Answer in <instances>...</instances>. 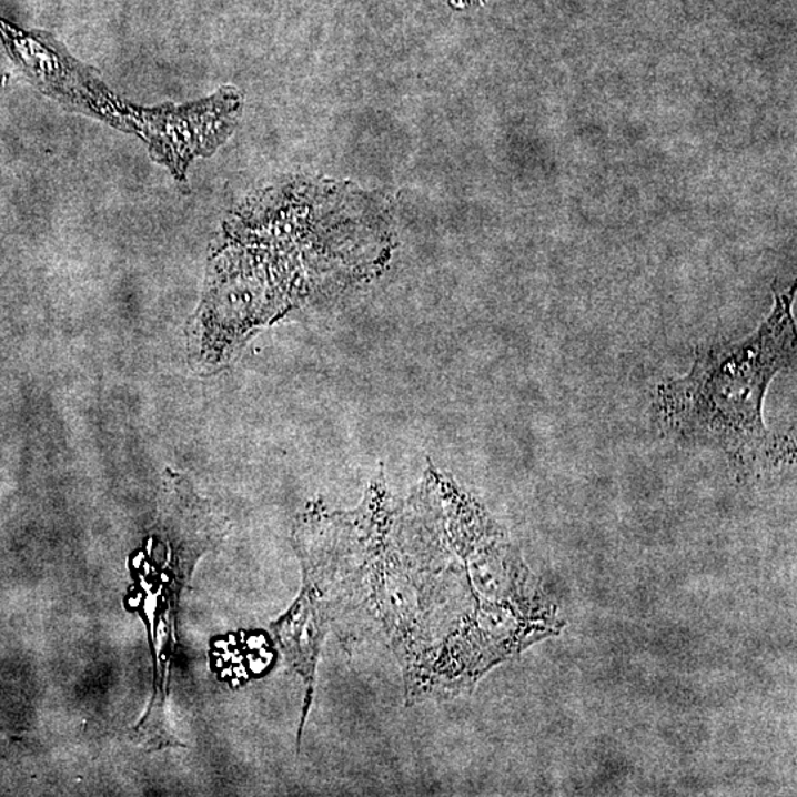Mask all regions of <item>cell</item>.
<instances>
[{
    "instance_id": "cell-1",
    "label": "cell",
    "mask_w": 797,
    "mask_h": 797,
    "mask_svg": "<svg viewBox=\"0 0 797 797\" xmlns=\"http://www.w3.org/2000/svg\"><path fill=\"white\" fill-rule=\"evenodd\" d=\"M774 294L771 313L754 334L703 344L688 374L660 383L652 403L653 423L665 437L716 447L741 473L795 455L794 436L774 432L764 420L773 380L796 361V285Z\"/></svg>"
},
{
    "instance_id": "cell-2",
    "label": "cell",
    "mask_w": 797,
    "mask_h": 797,
    "mask_svg": "<svg viewBox=\"0 0 797 797\" xmlns=\"http://www.w3.org/2000/svg\"><path fill=\"white\" fill-rule=\"evenodd\" d=\"M222 535V525L208 504L172 474L164 483L152 539L161 551V568L172 573V586L185 585L201 555L218 545Z\"/></svg>"
}]
</instances>
